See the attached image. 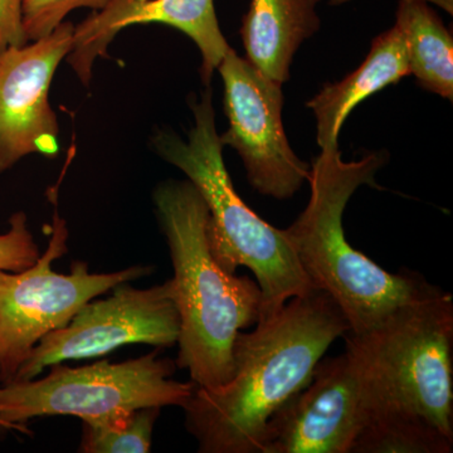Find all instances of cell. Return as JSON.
<instances>
[{
    "instance_id": "obj_1",
    "label": "cell",
    "mask_w": 453,
    "mask_h": 453,
    "mask_svg": "<svg viewBox=\"0 0 453 453\" xmlns=\"http://www.w3.org/2000/svg\"><path fill=\"white\" fill-rule=\"evenodd\" d=\"M348 332L338 303L314 288L238 334L231 380L214 388L196 386L184 404L198 451L261 453L271 417L308 386L330 345Z\"/></svg>"
},
{
    "instance_id": "obj_2",
    "label": "cell",
    "mask_w": 453,
    "mask_h": 453,
    "mask_svg": "<svg viewBox=\"0 0 453 453\" xmlns=\"http://www.w3.org/2000/svg\"><path fill=\"white\" fill-rule=\"evenodd\" d=\"M388 159L387 151H372L344 162L339 148L320 150L310 165L308 205L282 229L312 288L338 303L351 334L368 332L396 310L443 291L412 271L388 273L348 242L345 208L360 187L378 188L375 175Z\"/></svg>"
},
{
    "instance_id": "obj_3",
    "label": "cell",
    "mask_w": 453,
    "mask_h": 453,
    "mask_svg": "<svg viewBox=\"0 0 453 453\" xmlns=\"http://www.w3.org/2000/svg\"><path fill=\"white\" fill-rule=\"evenodd\" d=\"M153 199L174 270L180 318L175 365L189 372L196 387L222 386L234 375L235 338L261 320V290L256 280L217 264L208 241L207 205L188 179L164 181Z\"/></svg>"
},
{
    "instance_id": "obj_4",
    "label": "cell",
    "mask_w": 453,
    "mask_h": 453,
    "mask_svg": "<svg viewBox=\"0 0 453 453\" xmlns=\"http://www.w3.org/2000/svg\"><path fill=\"white\" fill-rule=\"evenodd\" d=\"M190 107L195 125L188 140L162 131L154 136L155 151L183 172L202 196L210 213L208 241L217 264L228 273L247 267L255 275L265 320L314 288L282 229L262 219L235 192L223 160L225 146L217 131L211 89Z\"/></svg>"
},
{
    "instance_id": "obj_5",
    "label": "cell",
    "mask_w": 453,
    "mask_h": 453,
    "mask_svg": "<svg viewBox=\"0 0 453 453\" xmlns=\"http://www.w3.org/2000/svg\"><path fill=\"white\" fill-rule=\"evenodd\" d=\"M342 338L359 371L365 421L399 414L423 419L453 438L451 294L405 305L368 332Z\"/></svg>"
},
{
    "instance_id": "obj_6",
    "label": "cell",
    "mask_w": 453,
    "mask_h": 453,
    "mask_svg": "<svg viewBox=\"0 0 453 453\" xmlns=\"http://www.w3.org/2000/svg\"><path fill=\"white\" fill-rule=\"evenodd\" d=\"M177 365L157 351L124 363L100 360L70 368L55 365L42 380H14L0 387V426L22 427L29 419L76 416L86 419L116 410L184 407L193 381L173 380Z\"/></svg>"
},
{
    "instance_id": "obj_7",
    "label": "cell",
    "mask_w": 453,
    "mask_h": 453,
    "mask_svg": "<svg viewBox=\"0 0 453 453\" xmlns=\"http://www.w3.org/2000/svg\"><path fill=\"white\" fill-rule=\"evenodd\" d=\"M55 205L46 252L19 273L0 271V381L11 383L20 365L47 334L65 326L85 303L121 282L151 273L153 268L134 266L112 273H89L77 261L70 273H56L53 262L67 253L68 229L57 210V188H50Z\"/></svg>"
},
{
    "instance_id": "obj_8",
    "label": "cell",
    "mask_w": 453,
    "mask_h": 453,
    "mask_svg": "<svg viewBox=\"0 0 453 453\" xmlns=\"http://www.w3.org/2000/svg\"><path fill=\"white\" fill-rule=\"evenodd\" d=\"M112 290L111 296L89 301L65 326L47 334L14 380H35L49 366L104 357L134 342L164 348L177 344L180 318L172 279L144 290L121 282Z\"/></svg>"
},
{
    "instance_id": "obj_9",
    "label": "cell",
    "mask_w": 453,
    "mask_h": 453,
    "mask_svg": "<svg viewBox=\"0 0 453 453\" xmlns=\"http://www.w3.org/2000/svg\"><path fill=\"white\" fill-rule=\"evenodd\" d=\"M217 70L229 122L220 142L240 154L256 192L279 201L292 198L309 180L310 165L292 150L283 129L282 86L232 49Z\"/></svg>"
},
{
    "instance_id": "obj_10",
    "label": "cell",
    "mask_w": 453,
    "mask_h": 453,
    "mask_svg": "<svg viewBox=\"0 0 453 453\" xmlns=\"http://www.w3.org/2000/svg\"><path fill=\"white\" fill-rule=\"evenodd\" d=\"M74 26L64 22L41 40L0 53V174L23 157L59 151L50 82L73 47Z\"/></svg>"
},
{
    "instance_id": "obj_11",
    "label": "cell",
    "mask_w": 453,
    "mask_h": 453,
    "mask_svg": "<svg viewBox=\"0 0 453 453\" xmlns=\"http://www.w3.org/2000/svg\"><path fill=\"white\" fill-rule=\"evenodd\" d=\"M365 416L353 357H323L308 386L271 417L261 453H350Z\"/></svg>"
},
{
    "instance_id": "obj_12",
    "label": "cell",
    "mask_w": 453,
    "mask_h": 453,
    "mask_svg": "<svg viewBox=\"0 0 453 453\" xmlns=\"http://www.w3.org/2000/svg\"><path fill=\"white\" fill-rule=\"evenodd\" d=\"M138 25L169 26L195 42L201 50V76L207 86L231 49L220 31L214 0H110L73 29L67 61L83 85L91 81L95 59L105 56L118 33Z\"/></svg>"
},
{
    "instance_id": "obj_13",
    "label": "cell",
    "mask_w": 453,
    "mask_h": 453,
    "mask_svg": "<svg viewBox=\"0 0 453 453\" xmlns=\"http://www.w3.org/2000/svg\"><path fill=\"white\" fill-rule=\"evenodd\" d=\"M403 33L395 25L377 35L362 65L342 81L326 83L306 103L316 119L320 150L339 148V134L354 107L372 95L410 76Z\"/></svg>"
},
{
    "instance_id": "obj_14",
    "label": "cell",
    "mask_w": 453,
    "mask_h": 453,
    "mask_svg": "<svg viewBox=\"0 0 453 453\" xmlns=\"http://www.w3.org/2000/svg\"><path fill=\"white\" fill-rule=\"evenodd\" d=\"M321 0H251L241 37L246 59L265 76L283 85L301 44L320 29Z\"/></svg>"
},
{
    "instance_id": "obj_15",
    "label": "cell",
    "mask_w": 453,
    "mask_h": 453,
    "mask_svg": "<svg viewBox=\"0 0 453 453\" xmlns=\"http://www.w3.org/2000/svg\"><path fill=\"white\" fill-rule=\"evenodd\" d=\"M395 25L403 33L411 74L426 91L453 100V40L426 0H401Z\"/></svg>"
},
{
    "instance_id": "obj_16",
    "label": "cell",
    "mask_w": 453,
    "mask_h": 453,
    "mask_svg": "<svg viewBox=\"0 0 453 453\" xmlns=\"http://www.w3.org/2000/svg\"><path fill=\"white\" fill-rule=\"evenodd\" d=\"M453 438L428 422L399 414L366 419L350 453H451Z\"/></svg>"
},
{
    "instance_id": "obj_17",
    "label": "cell",
    "mask_w": 453,
    "mask_h": 453,
    "mask_svg": "<svg viewBox=\"0 0 453 453\" xmlns=\"http://www.w3.org/2000/svg\"><path fill=\"white\" fill-rule=\"evenodd\" d=\"M159 407L116 410L82 419L80 452L148 453L153 442Z\"/></svg>"
},
{
    "instance_id": "obj_18",
    "label": "cell",
    "mask_w": 453,
    "mask_h": 453,
    "mask_svg": "<svg viewBox=\"0 0 453 453\" xmlns=\"http://www.w3.org/2000/svg\"><path fill=\"white\" fill-rule=\"evenodd\" d=\"M109 2L110 0H23V29L27 41L47 37L76 9L88 8L98 12L105 8Z\"/></svg>"
},
{
    "instance_id": "obj_19",
    "label": "cell",
    "mask_w": 453,
    "mask_h": 453,
    "mask_svg": "<svg viewBox=\"0 0 453 453\" xmlns=\"http://www.w3.org/2000/svg\"><path fill=\"white\" fill-rule=\"evenodd\" d=\"M40 256L27 216L18 211L9 219L8 232L0 234V271L19 273L35 265Z\"/></svg>"
},
{
    "instance_id": "obj_20",
    "label": "cell",
    "mask_w": 453,
    "mask_h": 453,
    "mask_svg": "<svg viewBox=\"0 0 453 453\" xmlns=\"http://www.w3.org/2000/svg\"><path fill=\"white\" fill-rule=\"evenodd\" d=\"M22 4L23 0H0V53L28 43L23 29Z\"/></svg>"
},
{
    "instance_id": "obj_21",
    "label": "cell",
    "mask_w": 453,
    "mask_h": 453,
    "mask_svg": "<svg viewBox=\"0 0 453 453\" xmlns=\"http://www.w3.org/2000/svg\"><path fill=\"white\" fill-rule=\"evenodd\" d=\"M0 427H2V426H0Z\"/></svg>"
}]
</instances>
